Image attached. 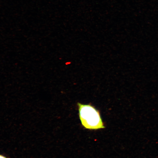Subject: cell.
<instances>
[{
	"instance_id": "obj_1",
	"label": "cell",
	"mask_w": 158,
	"mask_h": 158,
	"mask_svg": "<svg viewBox=\"0 0 158 158\" xmlns=\"http://www.w3.org/2000/svg\"><path fill=\"white\" fill-rule=\"evenodd\" d=\"M79 116L83 126L86 128L97 129L104 128L98 111L90 105L78 103Z\"/></svg>"
},
{
	"instance_id": "obj_2",
	"label": "cell",
	"mask_w": 158,
	"mask_h": 158,
	"mask_svg": "<svg viewBox=\"0 0 158 158\" xmlns=\"http://www.w3.org/2000/svg\"><path fill=\"white\" fill-rule=\"evenodd\" d=\"M0 158H6L5 157L0 155Z\"/></svg>"
}]
</instances>
